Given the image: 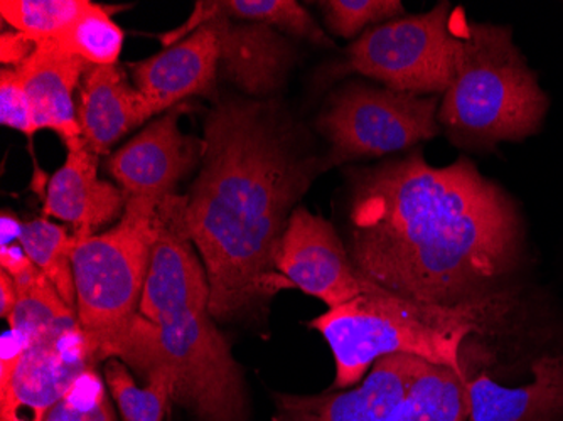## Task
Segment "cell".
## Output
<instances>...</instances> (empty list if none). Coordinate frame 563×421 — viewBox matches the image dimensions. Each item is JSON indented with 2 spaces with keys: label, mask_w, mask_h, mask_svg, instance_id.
Listing matches in <instances>:
<instances>
[{
  "label": "cell",
  "mask_w": 563,
  "mask_h": 421,
  "mask_svg": "<svg viewBox=\"0 0 563 421\" xmlns=\"http://www.w3.org/2000/svg\"><path fill=\"white\" fill-rule=\"evenodd\" d=\"M350 255L368 280L405 299L459 306L495 292L520 255L517 208L461 157L422 151L350 174Z\"/></svg>",
  "instance_id": "6da1fadb"
},
{
  "label": "cell",
  "mask_w": 563,
  "mask_h": 421,
  "mask_svg": "<svg viewBox=\"0 0 563 421\" xmlns=\"http://www.w3.org/2000/svg\"><path fill=\"white\" fill-rule=\"evenodd\" d=\"M185 231L210 281L213 319H235L294 285L275 267L297 202L324 173L275 101L227 98L205 123Z\"/></svg>",
  "instance_id": "7a4b0ae2"
},
{
  "label": "cell",
  "mask_w": 563,
  "mask_h": 421,
  "mask_svg": "<svg viewBox=\"0 0 563 421\" xmlns=\"http://www.w3.org/2000/svg\"><path fill=\"white\" fill-rule=\"evenodd\" d=\"M186 198L159 204L139 315L117 359L148 378L166 372L173 400L201 421H243L242 367L210 312V281L185 231Z\"/></svg>",
  "instance_id": "3957f363"
},
{
  "label": "cell",
  "mask_w": 563,
  "mask_h": 421,
  "mask_svg": "<svg viewBox=\"0 0 563 421\" xmlns=\"http://www.w3.org/2000/svg\"><path fill=\"white\" fill-rule=\"evenodd\" d=\"M511 292H492L459 306L405 299L376 287L351 302L329 309L309 328L331 347L334 388H354L382 357L413 356L466 375L461 361L464 342L498 328L511 310Z\"/></svg>",
  "instance_id": "277c9868"
},
{
  "label": "cell",
  "mask_w": 563,
  "mask_h": 421,
  "mask_svg": "<svg viewBox=\"0 0 563 421\" xmlns=\"http://www.w3.org/2000/svg\"><path fill=\"white\" fill-rule=\"evenodd\" d=\"M457 43L454 75L439 107V125L459 147H495L539 132L549 98L508 27L470 21L452 9Z\"/></svg>",
  "instance_id": "5b68a950"
},
{
  "label": "cell",
  "mask_w": 563,
  "mask_h": 421,
  "mask_svg": "<svg viewBox=\"0 0 563 421\" xmlns=\"http://www.w3.org/2000/svg\"><path fill=\"white\" fill-rule=\"evenodd\" d=\"M163 199L131 196L112 230L76 240V315L95 361L117 359L137 319Z\"/></svg>",
  "instance_id": "8992f818"
},
{
  "label": "cell",
  "mask_w": 563,
  "mask_h": 421,
  "mask_svg": "<svg viewBox=\"0 0 563 421\" xmlns=\"http://www.w3.org/2000/svg\"><path fill=\"white\" fill-rule=\"evenodd\" d=\"M452 9L449 2H439L426 14L404 15L369 27L325 75L336 80L357 73L401 93L444 95L451 87L457 53L449 25Z\"/></svg>",
  "instance_id": "52a82bcc"
},
{
  "label": "cell",
  "mask_w": 563,
  "mask_h": 421,
  "mask_svg": "<svg viewBox=\"0 0 563 421\" xmlns=\"http://www.w3.org/2000/svg\"><path fill=\"white\" fill-rule=\"evenodd\" d=\"M439 107L435 95L419 97L366 84L346 85L329 98L316 122L329 144L322 170L432 141L441 132Z\"/></svg>",
  "instance_id": "ba28073f"
},
{
  "label": "cell",
  "mask_w": 563,
  "mask_h": 421,
  "mask_svg": "<svg viewBox=\"0 0 563 421\" xmlns=\"http://www.w3.org/2000/svg\"><path fill=\"white\" fill-rule=\"evenodd\" d=\"M275 267L294 288L322 300L329 309L379 287L357 270L334 226L303 208H296L290 217Z\"/></svg>",
  "instance_id": "9c48e42d"
},
{
  "label": "cell",
  "mask_w": 563,
  "mask_h": 421,
  "mask_svg": "<svg viewBox=\"0 0 563 421\" xmlns=\"http://www.w3.org/2000/svg\"><path fill=\"white\" fill-rule=\"evenodd\" d=\"M93 361L78 319L25 341L11 379L0 385V421H44Z\"/></svg>",
  "instance_id": "30bf717a"
},
{
  "label": "cell",
  "mask_w": 563,
  "mask_h": 421,
  "mask_svg": "<svg viewBox=\"0 0 563 421\" xmlns=\"http://www.w3.org/2000/svg\"><path fill=\"white\" fill-rule=\"evenodd\" d=\"M208 24L220 46V71L250 97H265L286 84L296 63V53L284 34L257 22L236 21L211 8L210 2H196L186 24L161 37L170 47Z\"/></svg>",
  "instance_id": "8fae6325"
},
{
  "label": "cell",
  "mask_w": 563,
  "mask_h": 421,
  "mask_svg": "<svg viewBox=\"0 0 563 421\" xmlns=\"http://www.w3.org/2000/svg\"><path fill=\"white\" fill-rule=\"evenodd\" d=\"M181 112L174 107L110 157L109 173L129 198L174 195L177 182L201 159L202 141L179 130Z\"/></svg>",
  "instance_id": "7c38bea8"
},
{
  "label": "cell",
  "mask_w": 563,
  "mask_h": 421,
  "mask_svg": "<svg viewBox=\"0 0 563 421\" xmlns=\"http://www.w3.org/2000/svg\"><path fill=\"white\" fill-rule=\"evenodd\" d=\"M429 364L413 356L382 357L365 379L347 391L314 397L277 395V413L294 421H390Z\"/></svg>",
  "instance_id": "4fadbf2b"
},
{
  "label": "cell",
  "mask_w": 563,
  "mask_h": 421,
  "mask_svg": "<svg viewBox=\"0 0 563 421\" xmlns=\"http://www.w3.org/2000/svg\"><path fill=\"white\" fill-rule=\"evenodd\" d=\"M65 147L68 155L47 184L43 213L69 224L76 240L90 239L100 228L122 218L129 196L98 177V155L84 139Z\"/></svg>",
  "instance_id": "5bb4252c"
},
{
  "label": "cell",
  "mask_w": 563,
  "mask_h": 421,
  "mask_svg": "<svg viewBox=\"0 0 563 421\" xmlns=\"http://www.w3.org/2000/svg\"><path fill=\"white\" fill-rule=\"evenodd\" d=\"M134 87L154 113H164L191 97H210L220 71V46L210 25H199L159 55L129 65Z\"/></svg>",
  "instance_id": "9a60e30c"
},
{
  "label": "cell",
  "mask_w": 563,
  "mask_h": 421,
  "mask_svg": "<svg viewBox=\"0 0 563 421\" xmlns=\"http://www.w3.org/2000/svg\"><path fill=\"white\" fill-rule=\"evenodd\" d=\"M156 115L119 66H88L78 88L76 117L91 152L106 155L132 130Z\"/></svg>",
  "instance_id": "2e32d148"
},
{
  "label": "cell",
  "mask_w": 563,
  "mask_h": 421,
  "mask_svg": "<svg viewBox=\"0 0 563 421\" xmlns=\"http://www.w3.org/2000/svg\"><path fill=\"white\" fill-rule=\"evenodd\" d=\"M88 66L84 59L46 41L37 43L33 55L15 68L30 98L37 132H55L63 145L84 139L76 117L75 91L80 88Z\"/></svg>",
  "instance_id": "e0dca14e"
},
{
  "label": "cell",
  "mask_w": 563,
  "mask_h": 421,
  "mask_svg": "<svg viewBox=\"0 0 563 421\" xmlns=\"http://www.w3.org/2000/svg\"><path fill=\"white\" fill-rule=\"evenodd\" d=\"M527 385L503 386L488 375L467 379V421H563V356L533 364Z\"/></svg>",
  "instance_id": "ac0fdd59"
},
{
  "label": "cell",
  "mask_w": 563,
  "mask_h": 421,
  "mask_svg": "<svg viewBox=\"0 0 563 421\" xmlns=\"http://www.w3.org/2000/svg\"><path fill=\"white\" fill-rule=\"evenodd\" d=\"M467 376L429 364L413 381L390 421H467Z\"/></svg>",
  "instance_id": "d6986e66"
},
{
  "label": "cell",
  "mask_w": 563,
  "mask_h": 421,
  "mask_svg": "<svg viewBox=\"0 0 563 421\" xmlns=\"http://www.w3.org/2000/svg\"><path fill=\"white\" fill-rule=\"evenodd\" d=\"M19 243L31 262L55 285L62 299L76 312V288L73 277V250L76 239L62 224L49 218L22 223Z\"/></svg>",
  "instance_id": "ffe728a7"
},
{
  "label": "cell",
  "mask_w": 563,
  "mask_h": 421,
  "mask_svg": "<svg viewBox=\"0 0 563 421\" xmlns=\"http://www.w3.org/2000/svg\"><path fill=\"white\" fill-rule=\"evenodd\" d=\"M12 280L18 288V303L8 321L25 341L78 319L36 265Z\"/></svg>",
  "instance_id": "44dd1931"
},
{
  "label": "cell",
  "mask_w": 563,
  "mask_h": 421,
  "mask_svg": "<svg viewBox=\"0 0 563 421\" xmlns=\"http://www.w3.org/2000/svg\"><path fill=\"white\" fill-rule=\"evenodd\" d=\"M210 4L214 11L227 18L268 25L277 33L309 41L314 46H334L331 37L321 30V25L294 0H223Z\"/></svg>",
  "instance_id": "7402d4cb"
},
{
  "label": "cell",
  "mask_w": 563,
  "mask_h": 421,
  "mask_svg": "<svg viewBox=\"0 0 563 421\" xmlns=\"http://www.w3.org/2000/svg\"><path fill=\"white\" fill-rule=\"evenodd\" d=\"M123 37L125 34L113 22L109 9L90 2L68 31L49 43L90 66H113L122 55Z\"/></svg>",
  "instance_id": "603a6c76"
},
{
  "label": "cell",
  "mask_w": 563,
  "mask_h": 421,
  "mask_svg": "<svg viewBox=\"0 0 563 421\" xmlns=\"http://www.w3.org/2000/svg\"><path fill=\"white\" fill-rule=\"evenodd\" d=\"M107 385L119 405L123 421H164L167 403L173 400L174 386L169 373H152L145 388L137 386L120 359H109L106 366Z\"/></svg>",
  "instance_id": "cb8c5ba5"
},
{
  "label": "cell",
  "mask_w": 563,
  "mask_h": 421,
  "mask_svg": "<svg viewBox=\"0 0 563 421\" xmlns=\"http://www.w3.org/2000/svg\"><path fill=\"white\" fill-rule=\"evenodd\" d=\"M90 4L88 0H2L0 15L36 43L58 40Z\"/></svg>",
  "instance_id": "d4e9b609"
},
{
  "label": "cell",
  "mask_w": 563,
  "mask_h": 421,
  "mask_svg": "<svg viewBox=\"0 0 563 421\" xmlns=\"http://www.w3.org/2000/svg\"><path fill=\"white\" fill-rule=\"evenodd\" d=\"M329 31L344 40H353L372 25L404 18L400 0H324L318 2Z\"/></svg>",
  "instance_id": "484cf974"
},
{
  "label": "cell",
  "mask_w": 563,
  "mask_h": 421,
  "mask_svg": "<svg viewBox=\"0 0 563 421\" xmlns=\"http://www.w3.org/2000/svg\"><path fill=\"white\" fill-rule=\"evenodd\" d=\"M44 421H115L106 385L91 367L73 381Z\"/></svg>",
  "instance_id": "4316f807"
},
{
  "label": "cell",
  "mask_w": 563,
  "mask_h": 421,
  "mask_svg": "<svg viewBox=\"0 0 563 421\" xmlns=\"http://www.w3.org/2000/svg\"><path fill=\"white\" fill-rule=\"evenodd\" d=\"M0 122L27 137H33L37 132L21 76L18 69L5 66L0 69Z\"/></svg>",
  "instance_id": "83f0119b"
},
{
  "label": "cell",
  "mask_w": 563,
  "mask_h": 421,
  "mask_svg": "<svg viewBox=\"0 0 563 421\" xmlns=\"http://www.w3.org/2000/svg\"><path fill=\"white\" fill-rule=\"evenodd\" d=\"M37 43L33 37L18 33H2L0 37V62L5 68H18L36 51Z\"/></svg>",
  "instance_id": "f1b7e54d"
},
{
  "label": "cell",
  "mask_w": 563,
  "mask_h": 421,
  "mask_svg": "<svg viewBox=\"0 0 563 421\" xmlns=\"http://www.w3.org/2000/svg\"><path fill=\"white\" fill-rule=\"evenodd\" d=\"M0 265H2V270L8 272L12 278L34 267V263L31 262L30 256L25 255L21 243L0 246Z\"/></svg>",
  "instance_id": "f546056e"
},
{
  "label": "cell",
  "mask_w": 563,
  "mask_h": 421,
  "mask_svg": "<svg viewBox=\"0 0 563 421\" xmlns=\"http://www.w3.org/2000/svg\"><path fill=\"white\" fill-rule=\"evenodd\" d=\"M18 303V288L8 272H0V315L9 319Z\"/></svg>",
  "instance_id": "4dcf8cb0"
},
{
  "label": "cell",
  "mask_w": 563,
  "mask_h": 421,
  "mask_svg": "<svg viewBox=\"0 0 563 421\" xmlns=\"http://www.w3.org/2000/svg\"><path fill=\"white\" fill-rule=\"evenodd\" d=\"M22 223L18 218L12 214H2V242L0 246L12 245V243H19V236H21Z\"/></svg>",
  "instance_id": "1f68e13d"
},
{
  "label": "cell",
  "mask_w": 563,
  "mask_h": 421,
  "mask_svg": "<svg viewBox=\"0 0 563 421\" xmlns=\"http://www.w3.org/2000/svg\"><path fill=\"white\" fill-rule=\"evenodd\" d=\"M272 421H294L290 420V418H287L286 414L277 413L274 418H272Z\"/></svg>",
  "instance_id": "d6a6232c"
}]
</instances>
